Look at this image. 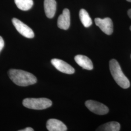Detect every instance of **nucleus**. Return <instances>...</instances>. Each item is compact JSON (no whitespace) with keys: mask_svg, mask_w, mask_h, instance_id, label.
Instances as JSON below:
<instances>
[{"mask_svg":"<svg viewBox=\"0 0 131 131\" xmlns=\"http://www.w3.org/2000/svg\"><path fill=\"white\" fill-rule=\"evenodd\" d=\"M51 63L59 71L68 74H72L75 72L74 69L70 65L59 59H52Z\"/></svg>","mask_w":131,"mask_h":131,"instance_id":"nucleus-7","label":"nucleus"},{"mask_svg":"<svg viewBox=\"0 0 131 131\" xmlns=\"http://www.w3.org/2000/svg\"><path fill=\"white\" fill-rule=\"evenodd\" d=\"M44 7L47 17L50 19L52 18L56 12V1L55 0H44Z\"/></svg>","mask_w":131,"mask_h":131,"instance_id":"nucleus-11","label":"nucleus"},{"mask_svg":"<svg viewBox=\"0 0 131 131\" xmlns=\"http://www.w3.org/2000/svg\"><path fill=\"white\" fill-rule=\"evenodd\" d=\"M8 75L10 79L19 86H26L35 84L37 82L36 76L24 70L11 69L8 71Z\"/></svg>","mask_w":131,"mask_h":131,"instance_id":"nucleus-1","label":"nucleus"},{"mask_svg":"<svg viewBox=\"0 0 131 131\" xmlns=\"http://www.w3.org/2000/svg\"><path fill=\"white\" fill-rule=\"evenodd\" d=\"M130 30H131V26H130Z\"/></svg>","mask_w":131,"mask_h":131,"instance_id":"nucleus-19","label":"nucleus"},{"mask_svg":"<svg viewBox=\"0 0 131 131\" xmlns=\"http://www.w3.org/2000/svg\"><path fill=\"white\" fill-rule=\"evenodd\" d=\"M46 127L49 131H67V127L65 124L56 119H49L47 122Z\"/></svg>","mask_w":131,"mask_h":131,"instance_id":"nucleus-9","label":"nucleus"},{"mask_svg":"<svg viewBox=\"0 0 131 131\" xmlns=\"http://www.w3.org/2000/svg\"><path fill=\"white\" fill-rule=\"evenodd\" d=\"M34 129L33 128H31V127H27L24 129L23 130H19V131H34Z\"/></svg>","mask_w":131,"mask_h":131,"instance_id":"nucleus-16","label":"nucleus"},{"mask_svg":"<svg viewBox=\"0 0 131 131\" xmlns=\"http://www.w3.org/2000/svg\"><path fill=\"white\" fill-rule=\"evenodd\" d=\"M109 68L112 76L117 84L124 89L129 88L130 86V81L123 73L118 62L114 59L111 60Z\"/></svg>","mask_w":131,"mask_h":131,"instance_id":"nucleus-2","label":"nucleus"},{"mask_svg":"<svg viewBox=\"0 0 131 131\" xmlns=\"http://www.w3.org/2000/svg\"><path fill=\"white\" fill-rule=\"evenodd\" d=\"M127 1H128V2H131V0H126Z\"/></svg>","mask_w":131,"mask_h":131,"instance_id":"nucleus-18","label":"nucleus"},{"mask_svg":"<svg viewBox=\"0 0 131 131\" xmlns=\"http://www.w3.org/2000/svg\"><path fill=\"white\" fill-rule=\"evenodd\" d=\"M128 16L129 17V18L131 19V9L128 10Z\"/></svg>","mask_w":131,"mask_h":131,"instance_id":"nucleus-17","label":"nucleus"},{"mask_svg":"<svg viewBox=\"0 0 131 131\" xmlns=\"http://www.w3.org/2000/svg\"><path fill=\"white\" fill-rule=\"evenodd\" d=\"M24 106L31 109L43 110L52 106V102L49 99L41 98H26L23 101Z\"/></svg>","mask_w":131,"mask_h":131,"instance_id":"nucleus-3","label":"nucleus"},{"mask_svg":"<svg viewBox=\"0 0 131 131\" xmlns=\"http://www.w3.org/2000/svg\"><path fill=\"white\" fill-rule=\"evenodd\" d=\"M96 25L98 26L103 33L110 35L113 32V24L112 19L109 18L104 19L96 18L95 19Z\"/></svg>","mask_w":131,"mask_h":131,"instance_id":"nucleus-6","label":"nucleus"},{"mask_svg":"<svg viewBox=\"0 0 131 131\" xmlns=\"http://www.w3.org/2000/svg\"><path fill=\"white\" fill-rule=\"evenodd\" d=\"M15 3L18 8L23 11L30 9L33 6V0H15Z\"/></svg>","mask_w":131,"mask_h":131,"instance_id":"nucleus-14","label":"nucleus"},{"mask_svg":"<svg viewBox=\"0 0 131 131\" xmlns=\"http://www.w3.org/2000/svg\"><path fill=\"white\" fill-rule=\"evenodd\" d=\"M121 125L116 122H111L104 124L99 127L97 131H118L120 130Z\"/></svg>","mask_w":131,"mask_h":131,"instance_id":"nucleus-12","label":"nucleus"},{"mask_svg":"<svg viewBox=\"0 0 131 131\" xmlns=\"http://www.w3.org/2000/svg\"><path fill=\"white\" fill-rule=\"evenodd\" d=\"M5 45V42L3 38L0 36V52L2 50Z\"/></svg>","mask_w":131,"mask_h":131,"instance_id":"nucleus-15","label":"nucleus"},{"mask_svg":"<svg viewBox=\"0 0 131 131\" xmlns=\"http://www.w3.org/2000/svg\"><path fill=\"white\" fill-rule=\"evenodd\" d=\"M85 104L90 111L97 115H103L109 112V109L106 105L95 101H87Z\"/></svg>","mask_w":131,"mask_h":131,"instance_id":"nucleus-4","label":"nucleus"},{"mask_svg":"<svg viewBox=\"0 0 131 131\" xmlns=\"http://www.w3.org/2000/svg\"><path fill=\"white\" fill-rule=\"evenodd\" d=\"M70 12L69 10L65 8L58 18L57 26L61 29L67 30L70 27Z\"/></svg>","mask_w":131,"mask_h":131,"instance_id":"nucleus-8","label":"nucleus"},{"mask_svg":"<svg viewBox=\"0 0 131 131\" xmlns=\"http://www.w3.org/2000/svg\"><path fill=\"white\" fill-rule=\"evenodd\" d=\"M79 17L81 23L85 27H89L92 25V19L90 17L89 14L84 9L80 10L79 12Z\"/></svg>","mask_w":131,"mask_h":131,"instance_id":"nucleus-13","label":"nucleus"},{"mask_svg":"<svg viewBox=\"0 0 131 131\" xmlns=\"http://www.w3.org/2000/svg\"><path fill=\"white\" fill-rule=\"evenodd\" d=\"M12 21L16 30L21 35L28 38H32L34 37L35 35L33 30L27 25L16 18L12 19Z\"/></svg>","mask_w":131,"mask_h":131,"instance_id":"nucleus-5","label":"nucleus"},{"mask_svg":"<svg viewBox=\"0 0 131 131\" xmlns=\"http://www.w3.org/2000/svg\"><path fill=\"white\" fill-rule=\"evenodd\" d=\"M77 64L83 69L86 70H92L93 69V63L87 56L83 55H77L74 57Z\"/></svg>","mask_w":131,"mask_h":131,"instance_id":"nucleus-10","label":"nucleus"}]
</instances>
